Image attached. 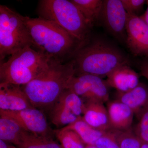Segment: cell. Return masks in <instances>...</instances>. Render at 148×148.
Listing matches in <instances>:
<instances>
[{
  "mask_svg": "<svg viewBox=\"0 0 148 148\" xmlns=\"http://www.w3.org/2000/svg\"><path fill=\"white\" fill-rule=\"evenodd\" d=\"M75 75L73 60L63 63L52 58L46 69L21 87L34 107L49 112Z\"/></svg>",
  "mask_w": 148,
  "mask_h": 148,
  "instance_id": "6da1fadb",
  "label": "cell"
},
{
  "mask_svg": "<svg viewBox=\"0 0 148 148\" xmlns=\"http://www.w3.org/2000/svg\"><path fill=\"white\" fill-rule=\"evenodd\" d=\"M34 44V48L52 58L66 63L72 60L82 47L67 31L58 24L44 18L24 16Z\"/></svg>",
  "mask_w": 148,
  "mask_h": 148,
  "instance_id": "7a4b0ae2",
  "label": "cell"
},
{
  "mask_svg": "<svg viewBox=\"0 0 148 148\" xmlns=\"http://www.w3.org/2000/svg\"><path fill=\"white\" fill-rule=\"evenodd\" d=\"M72 60L75 75L88 74L103 78L120 66L128 65V60L116 47L97 40L86 44L78 49Z\"/></svg>",
  "mask_w": 148,
  "mask_h": 148,
  "instance_id": "3957f363",
  "label": "cell"
},
{
  "mask_svg": "<svg viewBox=\"0 0 148 148\" xmlns=\"http://www.w3.org/2000/svg\"><path fill=\"white\" fill-rule=\"evenodd\" d=\"M51 58L32 47L18 50L1 62L0 83L25 85L46 69Z\"/></svg>",
  "mask_w": 148,
  "mask_h": 148,
  "instance_id": "277c9868",
  "label": "cell"
},
{
  "mask_svg": "<svg viewBox=\"0 0 148 148\" xmlns=\"http://www.w3.org/2000/svg\"><path fill=\"white\" fill-rule=\"evenodd\" d=\"M37 11L38 17L58 24L82 45L90 41L91 29L71 0H40Z\"/></svg>",
  "mask_w": 148,
  "mask_h": 148,
  "instance_id": "5b68a950",
  "label": "cell"
},
{
  "mask_svg": "<svg viewBox=\"0 0 148 148\" xmlns=\"http://www.w3.org/2000/svg\"><path fill=\"white\" fill-rule=\"evenodd\" d=\"M28 46L34 47L23 16L0 5V61Z\"/></svg>",
  "mask_w": 148,
  "mask_h": 148,
  "instance_id": "8992f818",
  "label": "cell"
},
{
  "mask_svg": "<svg viewBox=\"0 0 148 148\" xmlns=\"http://www.w3.org/2000/svg\"><path fill=\"white\" fill-rule=\"evenodd\" d=\"M109 85L100 77L83 74L74 75L69 80L67 88L72 90L84 101H95L104 103L109 100Z\"/></svg>",
  "mask_w": 148,
  "mask_h": 148,
  "instance_id": "52a82bcc",
  "label": "cell"
},
{
  "mask_svg": "<svg viewBox=\"0 0 148 148\" xmlns=\"http://www.w3.org/2000/svg\"><path fill=\"white\" fill-rule=\"evenodd\" d=\"M0 116L7 117L16 121L27 132L33 135L52 138L53 131L48 124L43 111L35 108L18 111L0 110Z\"/></svg>",
  "mask_w": 148,
  "mask_h": 148,
  "instance_id": "ba28073f",
  "label": "cell"
},
{
  "mask_svg": "<svg viewBox=\"0 0 148 148\" xmlns=\"http://www.w3.org/2000/svg\"><path fill=\"white\" fill-rule=\"evenodd\" d=\"M127 18V12L121 0L103 1L101 19L111 34L125 41L126 39Z\"/></svg>",
  "mask_w": 148,
  "mask_h": 148,
  "instance_id": "9c48e42d",
  "label": "cell"
},
{
  "mask_svg": "<svg viewBox=\"0 0 148 148\" xmlns=\"http://www.w3.org/2000/svg\"><path fill=\"white\" fill-rule=\"evenodd\" d=\"M126 42L136 56L148 57V26L140 16L127 13Z\"/></svg>",
  "mask_w": 148,
  "mask_h": 148,
  "instance_id": "30bf717a",
  "label": "cell"
},
{
  "mask_svg": "<svg viewBox=\"0 0 148 148\" xmlns=\"http://www.w3.org/2000/svg\"><path fill=\"white\" fill-rule=\"evenodd\" d=\"M32 108L21 86L0 83V110L18 111Z\"/></svg>",
  "mask_w": 148,
  "mask_h": 148,
  "instance_id": "8fae6325",
  "label": "cell"
},
{
  "mask_svg": "<svg viewBox=\"0 0 148 148\" xmlns=\"http://www.w3.org/2000/svg\"><path fill=\"white\" fill-rule=\"evenodd\" d=\"M83 119L93 128L103 131L111 128L108 110L103 103L98 101L84 102Z\"/></svg>",
  "mask_w": 148,
  "mask_h": 148,
  "instance_id": "7c38bea8",
  "label": "cell"
},
{
  "mask_svg": "<svg viewBox=\"0 0 148 148\" xmlns=\"http://www.w3.org/2000/svg\"><path fill=\"white\" fill-rule=\"evenodd\" d=\"M107 77L109 86L115 88L118 92H127L140 83L138 74L127 65L120 66Z\"/></svg>",
  "mask_w": 148,
  "mask_h": 148,
  "instance_id": "4fadbf2b",
  "label": "cell"
},
{
  "mask_svg": "<svg viewBox=\"0 0 148 148\" xmlns=\"http://www.w3.org/2000/svg\"><path fill=\"white\" fill-rule=\"evenodd\" d=\"M112 129L123 130L130 128L134 113L129 107L120 101H111L107 107Z\"/></svg>",
  "mask_w": 148,
  "mask_h": 148,
  "instance_id": "5bb4252c",
  "label": "cell"
},
{
  "mask_svg": "<svg viewBox=\"0 0 148 148\" xmlns=\"http://www.w3.org/2000/svg\"><path fill=\"white\" fill-rule=\"evenodd\" d=\"M116 100L129 107L138 116L148 105V86L140 83L135 88L127 92H118Z\"/></svg>",
  "mask_w": 148,
  "mask_h": 148,
  "instance_id": "9a60e30c",
  "label": "cell"
},
{
  "mask_svg": "<svg viewBox=\"0 0 148 148\" xmlns=\"http://www.w3.org/2000/svg\"><path fill=\"white\" fill-rule=\"evenodd\" d=\"M79 9L88 26L92 29L101 20L103 1L71 0Z\"/></svg>",
  "mask_w": 148,
  "mask_h": 148,
  "instance_id": "2e32d148",
  "label": "cell"
},
{
  "mask_svg": "<svg viewBox=\"0 0 148 148\" xmlns=\"http://www.w3.org/2000/svg\"><path fill=\"white\" fill-rule=\"evenodd\" d=\"M0 116V140L17 147L26 131L14 120Z\"/></svg>",
  "mask_w": 148,
  "mask_h": 148,
  "instance_id": "e0dca14e",
  "label": "cell"
},
{
  "mask_svg": "<svg viewBox=\"0 0 148 148\" xmlns=\"http://www.w3.org/2000/svg\"><path fill=\"white\" fill-rule=\"evenodd\" d=\"M63 128L75 132L86 145H95L97 140L107 132L93 128L84 120L82 116Z\"/></svg>",
  "mask_w": 148,
  "mask_h": 148,
  "instance_id": "ac0fdd59",
  "label": "cell"
},
{
  "mask_svg": "<svg viewBox=\"0 0 148 148\" xmlns=\"http://www.w3.org/2000/svg\"><path fill=\"white\" fill-rule=\"evenodd\" d=\"M49 112L51 121L58 127H65L81 117L75 115L69 107L58 101Z\"/></svg>",
  "mask_w": 148,
  "mask_h": 148,
  "instance_id": "d6986e66",
  "label": "cell"
},
{
  "mask_svg": "<svg viewBox=\"0 0 148 148\" xmlns=\"http://www.w3.org/2000/svg\"><path fill=\"white\" fill-rule=\"evenodd\" d=\"M17 148H62L61 144L52 138L38 137L27 132Z\"/></svg>",
  "mask_w": 148,
  "mask_h": 148,
  "instance_id": "ffe728a7",
  "label": "cell"
},
{
  "mask_svg": "<svg viewBox=\"0 0 148 148\" xmlns=\"http://www.w3.org/2000/svg\"><path fill=\"white\" fill-rule=\"evenodd\" d=\"M110 130L114 135L119 148H141L142 142L131 128Z\"/></svg>",
  "mask_w": 148,
  "mask_h": 148,
  "instance_id": "44dd1931",
  "label": "cell"
},
{
  "mask_svg": "<svg viewBox=\"0 0 148 148\" xmlns=\"http://www.w3.org/2000/svg\"><path fill=\"white\" fill-rule=\"evenodd\" d=\"M62 148H85L84 144L75 132L61 128L54 131Z\"/></svg>",
  "mask_w": 148,
  "mask_h": 148,
  "instance_id": "7402d4cb",
  "label": "cell"
},
{
  "mask_svg": "<svg viewBox=\"0 0 148 148\" xmlns=\"http://www.w3.org/2000/svg\"><path fill=\"white\" fill-rule=\"evenodd\" d=\"M138 117L139 121L135 127V134L142 142L148 143V105Z\"/></svg>",
  "mask_w": 148,
  "mask_h": 148,
  "instance_id": "603a6c76",
  "label": "cell"
},
{
  "mask_svg": "<svg viewBox=\"0 0 148 148\" xmlns=\"http://www.w3.org/2000/svg\"><path fill=\"white\" fill-rule=\"evenodd\" d=\"M95 146L98 148H119L116 139L110 130L97 140Z\"/></svg>",
  "mask_w": 148,
  "mask_h": 148,
  "instance_id": "cb8c5ba5",
  "label": "cell"
},
{
  "mask_svg": "<svg viewBox=\"0 0 148 148\" xmlns=\"http://www.w3.org/2000/svg\"><path fill=\"white\" fill-rule=\"evenodd\" d=\"M123 7L127 13L137 15L143 10L145 0H121Z\"/></svg>",
  "mask_w": 148,
  "mask_h": 148,
  "instance_id": "d4e9b609",
  "label": "cell"
},
{
  "mask_svg": "<svg viewBox=\"0 0 148 148\" xmlns=\"http://www.w3.org/2000/svg\"><path fill=\"white\" fill-rule=\"evenodd\" d=\"M141 75L145 77L148 81V61H145L140 66Z\"/></svg>",
  "mask_w": 148,
  "mask_h": 148,
  "instance_id": "484cf974",
  "label": "cell"
},
{
  "mask_svg": "<svg viewBox=\"0 0 148 148\" xmlns=\"http://www.w3.org/2000/svg\"><path fill=\"white\" fill-rule=\"evenodd\" d=\"M0 148H17L11 144L0 140Z\"/></svg>",
  "mask_w": 148,
  "mask_h": 148,
  "instance_id": "4316f807",
  "label": "cell"
},
{
  "mask_svg": "<svg viewBox=\"0 0 148 148\" xmlns=\"http://www.w3.org/2000/svg\"><path fill=\"white\" fill-rule=\"evenodd\" d=\"M140 17L141 18V19H143L144 22L148 26V5H147V9H146L145 12L143 14L140 16Z\"/></svg>",
  "mask_w": 148,
  "mask_h": 148,
  "instance_id": "83f0119b",
  "label": "cell"
},
{
  "mask_svg": "<svg viewBox=\"0 0 148 148\" xmlns=\"http://www.w3.org/2000/svg\"><path fill=\"white\" fill-rule=\"evenodd\" d=\"M141 148H148V143L142 142Z\"/></svg>",
  "mask_w": 148,
  "mask_h": 148,
  "instance_id": "f1b7e54d",
  "label": "cell"
},
{
  "mask_svg": "<svg viewBox=\"0 0 148 148\" xmlns=\"http://www.w3.org/2000/svg\"><path fill=\"white\" fill-rule=\"evenodd\" d=\"M85 148H98L95 145H86Z\"/></svg>",
  "mask_w": 148,
  "mask_h": 148,
  "instance_id": "f546056e",
  "label": "cell"
},
{
  "mask_svg": "<svg viewBox=\"0 0 148 148\" xmlns=\"http://www.w3.org/2000/svg\"><path fill=\"white\" fill-rule=\"evenodd\" d=\"M146 3H147V4L148 5V0H147V1H146Z\"/></svg>",
  "mask_w": 148,
  "mask_h": 148,
  "instance_id": "4dcf8cb0",
  "label": "cell"
}]
</instances>
